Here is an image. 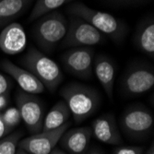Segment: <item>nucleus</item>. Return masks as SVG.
Returning a JSON list of instances; mask_svg holds the SVG:
<instances>
[{
  "mask_svg": "<svg viewBox=\"0 0 154 154\" xmlns=\"http://www.w3.org/2000/svg\"><path fill=\"white\" fill-rule=\"evenodd\" d=\"M60 95L77 123L92 116L101 102L99 94L93 88L76 82L64 86L60 91Z\"/></svg>",
  "mask_w": 154,
  "mask_h": 154,
  "instance_id": "1",
  "label": "nucleus"
},
{
  "mask_svg": "<svg viewBox=\"0 0 154 154\" xmlns=\"http://www.w3.org/2000/svg\"><path fill=\"white\" fill-rule=\"evenodd\" d=\"M32 35L38 46L45 53H51L65 38L68 23L58 11H53L36 20Z\"/></svg>",
  "mask_w": 154,
  "mask_h": 154,
  "instance_id": "2",
  "label": "nucleus"
},
{
  "mask_svg": "<svg viewBox=\"0 0 154 154\" xmlns=\"http://www.w3.org/2000/svg\"><path fill=\"white\" fill-rule=\"evenodd\" d=\"M69 15L81 18L103 35L115 41H121L127 32V27L109 13L93 9L82 2H75L67 8Z\"/></svg>",
  "mask_w": 154,
  "mask_h": 154,
  "instance_id": "3",
  "label": "nucleus"
},
{
  "mask_svg": "<svg viewBox=\"0 0 154 154\" xmlns=\"http://www.w3.org/2000/svg\"><path fill=\"white\" fill-rule=\"evenodd\" d=\"M21 63L51 91L57 90L63 81L64 75L57 63L33 46L27 51Z\"/></svg>",
  "mask_w": 154,
  "mask_h": 154,
  "instance_id": "4",
  "label": "nucleus"
},
{
  "mask_svg": "<svg viewBox=\"0 0 154 154\" xmlns=\"http://www.w3.org/2000/svg\"><path fill=\"white\" fill-rule=\"evenodd\" d=\"M68 28L61 47H91L105 42V35L79 17L70 15L67 20Z\"/></svg>",
  "mask_w": 154,
  "mask_h": 154,
  "instance_id": "5",
  "label": "nucleus"
},
{
  "mask_svg": "<svg viewBox=\"0 0 154 154\" xmlns=\"http://www.w3.org/2000/svg\"><path fill=\"white\" fill-rule=\"evenodd\" d=\"M16 102L21 120L28 129L32 134L41 132L45 119V107L42 101L34 94H29L21 91L17 94Z\"/></svg>",
  "mask_w": 154,
  "mask_h": 154,
  "instance_id": "6",
  "label": "nucleus"
},
{
  "mask_svg": "<svg viewBox=\"0 0 154 154\" xmlns=\"http://www.w3.org/2000/svg\"><path fill=\"white\" fill-rule=\"evenodd\" d=\"M62 64L66 70L80 79L93 75L94 50L91 47H72L62 54Z\"/></svg>",
  "mask_w": 154,
  "mask_h": 154,
  "instance_id": "7",
  "label": "nucleus"
},
{
  "mask_svg": "<svg viewBox=\"0 0 154 154\" xmlns=\"http://www.w3.org/2000/svg\"><path fill=\"white\" fill-rule=\"evenodd\" d=\"M124 133L133 137H140L149 132L153 125L151 112L142 105H134L125 110L120 120Z\"/></svg>",
  "mask_w": 154,
  "mask_h": 154,
  "instance_id": "8",
  "label": "nucleus"
},
{
  "mask_svg": "<svg viewBox=\"0 0 154 154\" xmlns=\"http://www.w3.org/2000/svg\"><path fill=\"white\" fill-rule=\"evenodd\" d=\"M70 124L66 123L62 127L53 130L41 131L19 142V148L29 154H49L57 146L64 132L68 129Z\"/></svg>",
  "mask_w": 154,
  "mask_h": 154,
  "instance_id": "9",
  "label": "nucleus"
},
{
  "mask_svg": "<svg viewBox=\"0 0 154 154\" xmlns=\"http://www.w3.org/2000/svg\"><path fill=\"white\" fill-rule=\"evenodd\" d=\"M125 92L129 95H140L154 86V71L149 66L137 65L128 69L122 81Z\"/></svg>",
  "mask_w": 154,
  "mask_h": 154,
  "instance_id": "10",
  "label": "nucleus"
},
{
  "mask_svg": "<svg viewBox=\"0 0 154 154\" xmlns=\"http://www.w3.org/2000/svg\"><path fill=\"white\" fill-rule=\"evenodd\" d=\"M1 68L16 80L22 91L29 94H40L45 91V87L44 84L27 69L8 60H4L1 63Z\"/></svg>",
  "mask_w": 154,
  "mask_h": 154,
  "instance_id": "11",
  "label": "nucleus"
},
{
  "mask_svg": "<svg viewBox=\"0 0 154 154\" xmlns=\"http://www.w3.org/2000/svg\"><path fill=\"white\" fill-rule=\"evenodd\" d=\"M26 45V32L18 22L8 24L0 33V49L7 54L14 55L21 53Z\"/></svg>",
  "mask_w": 154,
  "mask_h": 154,
  "instance_id": "12",
  "label": "nucleus"
},
{
  "mask_svg": "<svg viewBox=\"0 0 154 154\" xmlns=\"http://www.w3.org/2000/svg\"><path fill=\"white\" fill-rule=\"evenodd\" d=\"M92 137L91 128L83 127L66 130L58 143L70 154H83Z\"/></svg>",
  "mask_w": 154,
  "mask_h": 154,
  "instance_id": "13",
  "label": "nucleus"
},
{
  "mask_svg": "<svg viewBox=\"0 0 154 154\" xmlns=\"http://www.w3.org/2000/svg\"><path fill=\"white\" fill-rule=\"evenodd\" d=\"M93 72L109 99H113L116 80V66L109 57L98 54L94 57Z\"/></svg>",
  "mask_w": 154,
  "mask_h": 154,
  "instance_id": "14",
  "label": "nucleus"
},
{
  "mask_svg": "<svg viewBox=\"0 0 154 154\" xmlns=\"http://www.w3.org/2000/svg\"><path fill=\"white\" fill-rule=\"evenodd\" d=\"M92 136L98 140L109 145H117L122 138L113 115H104L92 122Z\"/></svg>",
  "mask_w": 154,
  "mask_h": 154,
  "instance_id": "15",
  "label": "nucleus"
},
{
  "mask_svg": "<svg viewBox=\"0 0 154 154\" xmlns=\"http://www.w3.org/2000/svg\"><path fill=\"white\" fill-rule=\"evenodd\" d=\"M136 47L153 58L154 55V21L152 18L145 20L137 27L134 38Z\"/></svg>",
  "mask_w": 154,
  "mask_h": 154,
  "instance_id": "16",
  "label": "nucleus"
},
{
  "mask_svg": "<svg viewBox=\"0 0 154 154\" xmlns=\"http://www.w3.org/2000/svg\"><path fill=\"white\" fill-rule=\"evenodd\" d=\"M71 113L65 101H59L55 103L45 116L42 131L53 130L58 128L68 123Z\"/></svg>",
  "mask_w": 154,
  "mask_h": 154,
  "instance_id": "17",
  "label": "nucleus"
},
{
  "mask_svg": "<svg viewBox=\"0 0 154 154\" xmlns=\"http://www.w3.org/2000/svg\"><path fill=\"white\" fill-rule=\"evenodd\" d=\"M32 0H0V26L8 25L27 9Z\"/></svg>",
  "mask_w": 154,
  "mask_h": 154,
  "instance_id": "18",
  "label": "nucleus"
},
{
  "mask_svg": "<svg viewBox=\"0 0 154 154\" xmlns=\"http://www.w3.org/2000/svg\"><path fill=\"white\" fill-rule=\"evenodd\" d=\"M73 0H36V3L31 12L30 20H36L48 13L55 11L63 5Z\"/></svg>",
  "mask_w": 154,
  "mask_h": 154,
  "instance_id": "19",
  "label": "nucleus"
},
{
  "mask_svg": "<svg viewBox=\"0 0 154 154\" xmlns=\"http://www.w3.org/2000/svg\"><path fill=\"white\" fill-rule=\"evenodd\" d=\"M21 137V132H14L2 137L0 139V154H16Z\"/></svg>",
  "mask_w": 154,
  "mask_h": 154,
  "instance_id": "20",
  "label": "nucleus"
},
{
  "mask_svg": "<svg viewBox=\"0 0 154 154\" xmlns=\"http://www.w3.org/2000/svg\"><path fill=\"white\" fill-rule=\"evenodd\" d=\"M2 118L6 125L10 130H12L14 128H16L17 125H19V124L21 121L20 111L18 110L17 107H10L7 109L2 114Z\"/></svg>",
  "mask_w": 154,
  "mask_h": 154,
  "instance_id": "21",
  "label": "nucleus"
},
{
  "mask_svg": "<svg viewBox=\"0 0 154 154\" xmlns=\"http://www.w3.org/2000/svg\"><path fill=\"white\" fill-rule=\"evenodd\" d=\"M115 154H143V149L136 146L121 147L116 149Z\"/></svg>",
  "mask_w": 154,
  "mask_h": 154,
  "instance_id": "22",
  "label": "nucleus"
},
{
  "mask_svg": "<svg viewBox=\"0 0 154 154\" xmlns=\"http://www.w3.org/2000/svg\"><path fill=\"white\" fill-rule=\"evenodd\" d=\"M10 88V83L8 79L0 73V95L1 94H8V91Z\"/></svg>",
  "mask_w": 154,
  "mask_h": 154,
  "instance_id": "23",
  "label": "nucleus"
},
{
  "mask_svg": "<svg viewBox=\"0 0 154 154\" xmlns=\"http://www.w3.org/2000/svg\"><path fill=\"white\" fill-rule=\"evenodd\" d=\"M107 2L113 3V4H117V5H128V4H139V3H143L148 0H105Z\"/></svg>",
  "mask_w": 154,
  "mask_h": 154,
  "instance_id": "24",
  "label": "nucleus"
},
{
  "mask_svg": "<svg viewBox=\"0 0 154 154\" xmlns=\"http://www.w3.org/2000/svg\"><path fill=\"white\" fill-rule=\"evenodd\" d=\"M10 129L7 127L3 118H2V114L0 113V139L4 137L5 136L8 135Z\"/></svg>",
  "mask_w": 154,
  "mask_h": 154,
  "instance_id": "25",
  "label": "nucleus"
},
{
  "mask_svg": "<svg viewBox=\"0 0 154 154\" xmlns=\"http://www.w3.org/2000/svg\"><path fill=\"white\" fill-rule=\"evenodd\" d=\"M8 104V94L0 95V111L6 108Z\"/></svg>",
  "mask_w": 154,
  "mask_h": 154,
  "instance_id": "26",
  "label": "nucleus"
},
{
  "mask_svg": "<svg viewBox=\"0 0 154 154\" xmlns=\"http://www.w3.org/2000/svg\"><path fill=\"white\" fill-rule=\"evenodd\" d=\"M49 154H66V152H64L62 149H57V148H54Z\"/></svg>",
  "mask_w": 154,
  "mask_h": 154,
  "instance_id": "27",
  "label": "nucleus"
},
{
  "mask_svg": "<svg viewBox=\"0 0 154 154\" xmlns=\"http://www.w3.org/2000/svg\"><path fill=\"white\" fill-rule=\"evenodd\" d=\"M145 154H154V145H153V143L150 145L149 149H148V150L146 151Z\"/></svg>",
  "mask_w": 154,
  "mask_h": 154,
  "instance_id": "28",
  "label": "nucleus"
},
{
  "mask_svg": "<svg viewBox=\"0 0 154 154\" xmlns=\"http://www.w3.org/2000/svg\"><path fill=\"white\" fill-rule=\"evenodd\" d=\"M83 154H103V153L97 150H91V151H85Z\"/></svg>",
  "mask_w": 154,
  "mask_h": 154,
  "instance_id": "29",
  "label": "nucleus"
},
{
  "mask_svg": "<svg viewBox=\"0 0 154 154\" xmlns=\"http://www.w3.org/2000/svg\"><path fill=\"white\" fill-rule=\"evenodd\" d=\"M16 154H29V153L26 152L25 150H23V149H20V148H18Z\"/></svg>",
  "mask_w": 154,
  "mask_h": 154,
  "instance_id": "30",
  "label": "nucleus"
}]
</instances>
